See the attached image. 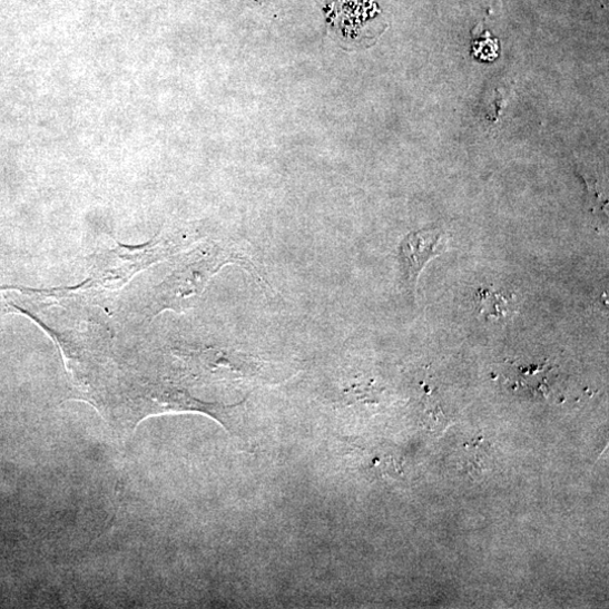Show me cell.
Here are the masks:
<instances>
[{
	"instance_id": "6da1fadb",
	"label": "cell",
	"mask_w": 609,
	"mask_h": 609,
	"mask_svg": "<svg viewBox=\"0 0 609 609\" xmlns=\"http://www.w3.org/2000/svg\"><path fill=\"white\" fill-rule=\"evenodd\" d=\"M227 265L242 267L259 284L261 288L273 292L271 285L261 275L259 269L240 245L215 244L200 254L191 255L189 263L185 264L181 271L174 276L167 291L168 304L177 308L190 305L191 301L203 293L207 282Z\"/></svg>"
},
{
	"instance_id": "7a4b0ae2",
	"label": "cell",
	"mask_w": 609,
	"mask_h": 609,
	"mask_svg": "<svg viewBox=\"0 0 609 609\" xmlns=\"http://www.w3.org/2000/svg\"><path fill=\"white\" fill-rule=\"evenodd\" d=\"M441 229H422L410 233L401 243V257L405 277L411 288L431 258L441 254L443 239Z\"/></svg>"
},
{
	"instance_id": "3957f363",
	"label": "cell",
	"mask_w": 609,
	"mask_h": 609,
	"mask_svg": "<svg viewBox=\"0 0 609 609\" xmlns=\"http://www.w3.org/2000/svg\"><path fill=\"white\" fill-rule=\"evenodd\" d=\"M462 470L471 477H478L490 470L492 452L483 439H475L465 445Z\"/></svg>"
},
{
	"instance_id": "277c9868",
	"label": "cell",
	"mask_w": 609,
	"mask_h": 609,
	"mask_svg": "<svg viewBox=\"0 0 609 609\" xmlns=\"http://www.w3.org/2000/svg\"><path fill=\"white\" fill-rule=\"evenodd\" d=\"M474 301L478 312L485 317H503L509 311L508 299L489 288H480Z\"/></svg>"
},
{
	"instance_id": "5b68a950",
	"label": "cell",
	"mask_w": 609,
	"mask_h": 609,
	"mask_svg": "<svg viewBox=\"0 0 609 609\" xmlns=\"http://www.w3.org/2000/svg\"><path fill=\"white\" fill-rule=\"evenodd\" d=\"M424 414H425L426 420L430 423H434L433 429H436L438 426H442V424H441L442 421L443 422L445 421V415H444L441 406L436 405V404H431V403L428 404L426 403Z\"/></svg>"
}]
</instances>
